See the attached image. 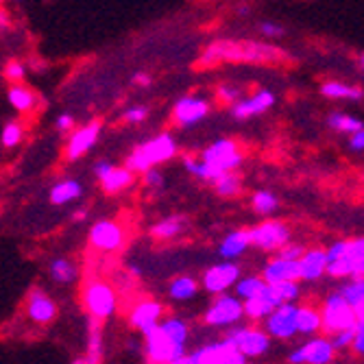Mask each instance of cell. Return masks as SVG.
Wrapping results in <instances>:
<instances>
[{
	"label": "cell",
	"instance_id": "ab89813d",
	"mask_svg": "<svg viewBox=\"0 0 364 364\" xmlns=\"http://www.w3.org/2000/svg\"><path fill=\"white\" fill-rule=\"evenodd\" d=\"M327 124L332 127V129H336V131H341V134H347V136H351V134H355V131L364 129L360 118H353V116L343 114V112H332V114H329L327 116Z\"/></svg>",
	"mask_w": 364,
	"mask_h": 364
},
{
	"label": "cell",
	"instance_id": "2e32d148",
	"mask_svg": "<svg viewBox=\"0 0 364 364\" xmlns=\"http://www.w3.org/2000/svg\"><path fill=\"white\" fill-rule=\"evenodd\" d=\"M296 306L299 304L277 306L262 321V329L275 341H290L292 336H296Z\"/></svg>",
	"mask_w": 364,
	"mask_h": 364
},
{
	"label": "cell",
	"instance_id": "6f0895ef",
	"mask_svg": "<svg viewBox=\"0 0 364 364\" xmlns=\"http://www.w3.org/2000/svg\"><path fill=\"white\" fill-rule=\"evenodd\" d=\"M85 218H87L85 212H77V214H75V220H85Z\"/></svg>",
	"mask_w": 364,
	"mask_h": 364
},
{
	"label": "cell",
	"instance_id": "7dc6e473",
	"mask_svg": "<svg viewBox=\"0 0 364 364\" xmlns=\"http://www.w3.org/2000/svg\"><path fill=\"white\" fill-rule=\"evenodd\" d=\"M142 181H144V186L151 188V190H161L164 183H166V179H164V175L157 171V166L144 171V173H142Z\"/></svg>",
	"mask_w": 364,
	"mask_h": 364
},
{
	"label": "cell",
	"instance_id": "4316f807",
	"mask_svg": "<svg viewBox=\"0 0 364 364\" xmlns=\"http://www.w3.org/2000/svg\"><path fill=\"white\" fill-rule=\"evenodd\" d=\"M321 332V312L312 304L296 306V334L316 336Z\"/></svg>",
	"mask_w": 364,
	"mask_h": 364
},
{
	"label": "cell",
	"instance_id": "8fae6325",
	"mask_svg": "<svg viewBox=\"0 0 364 364\" xmlns=\"http://www.w3.org/2000/svg\"><path fill=\"white\" fill-rule=\"evenodd\" d=\"M192 364H251L225 336L188 353Z\"/></svg>",
	"mask_w": 364,
	"mask_h": 364
},
{
	"label": "cell",
	"instance_id": "30bf717a",
	"mask_svg": "<svg viewBox=\"0 0 364 364\" xmlns=\"http://www.w3.org/2000/svg\"><path fill=\"white\" fill-rule=\"evenodd\" d=\"M249 240H251V247L264 253H275L286 242H290V227L284 220L267 218L249 229Z\"/></svg>",
	"mask_w": 364,
	"mask_h": 364
},
{
	"label": "cell",
	"instance_id": "74e56055",
	"mask_svg": "<svg viewBox=\"0 0 364 364\" xmlns=\"http://www.w3.org/2000/svg\"><path fill=\"white\" fill-rule=\"evenodd\" d=\"M183 168L192 175V177H196V179H201V181H205V183H212L214 179H218L223 173H218L216 168H212L210 164H205V161H201V159H196V157H192V155H186L183 157Z\"/></svg>",
	"mask_w": 364,
	"mask_h": 364
},
{
	"label": "cell",
	"instance_id": "9c48e42d",
	"mask_svg": "<svg viewBox=\"0 0 364 364\" xmlns=\"http://www.w3.org/2000/svg\"><path fill=\"white\" fill-rule=\"evenodd\" d=\"M321 312V332H325L327 336H332L341 329H349L355 325L358 316L355 312L347 306V301L341 296V292H329L323 301Z\"/></svg>",
	"mask_w": 364,
	"mask_h": 364
},
{
	"label": "cell",
	"instance_id": "ee69618b",
	"mask_svg": "<svg viewBox=\"0 0 364 364\" xmlns=\"http://www.w3.org/2000/svg\"><path fill=\"white\" fill-rule=\"evenodd\" d=\"M26 77V65L22 61H9L5 65V79L9 83H24Z\"/></svg>",
	"mask_w": 364,
	"mask_h": 364
},
{
	"label": "cell",
	"instance_id": "5bb4252c",
	"mask_svg": "<svg viewBox=\"0 0 364 364\" xmlns=\"http://www.w3.org/2000/svg\"><path fill=\"white\" fill-rule=\"evenodd\" d=\"M240 279V267L236 262H218V264H212L210 269H205V273L198 279L201 288L216 296V294H223V292H229L234 288V284Z\"/></svg>",
	"mask_w": 364,
	"mask_h": 364
},
{
	"label": "cell",
	"instance_id": "8992f818",
	"mask_svg": "<svg viewBox=\"0 0 364 364\" xmlns=\"http://www.w3.org/2000/svg\"><path fill=\"white\" fill-rule=\"evenodd\" d=\"M225 338L238 349V353H242L247 360H255L262 358L271 351V343L273 338L264 332V329L255 323V325H231L227 327Z\"/></svg>",
	"mask_w": 364,
	"mask_h": 364
},
{
	"label": "cell",
	"instance_id": "44dd1931",
	"mask_svg": "<svg viewBox=\"0 0 364 364\" xmlns=\"http://www.w3.org/2000/svg\"><path fill=\"white\" fill-rule=\"evenodd\" d=\"M262 279L267 284H279V282H299V264L292 259H282L273 255L267 267L262 269Z\"/></svg>",
	"mask_w": 364,
	"mask_h": 364
},
{
	"label": "cell",
	"instance_id": "7a4b0ae2",
	"mask_svg": "<svg viewBox=\"0 0 364 364\" xmlns=\"http://www.w3.org/2000/svg\"><path fill=\"white\" fill-rule=\"evenodd\" d=\"M325 275L332 279H364V240L343 238L325 249Z\"/></svg>",
	"mask_w": 364,
	"mask_h": 364
},
{
	"label": "cell",
	"instance_id": "60d3db41",
	"mask_svg": "<svg viewBox=\"0 0 364 364\" xmlns=\"http://www.w3.org/2000/svg\"><path fill=\"white\" fill-rule=\"evenodd\" d=\"M24 140V127L20 122H7L0 131V142L5 149H14Z\"/></svg>",
	"mask_w": 364,
	"mask_h": 364
},
{
	"label": "cell",
	"instance_id": "7c38bea8",
	"mask_svg": "<svg viewBox=\"0 0 364 364\" xmlns=\"http://www.w3.org/2000/svg\"><path fill=\"white\" fill-rule=\"evenodd\" d=\"M212 112V101L205 96L198 94H188L181 96L173 107V122L179 129H190L196 127L198 122H203Z\"/></svg>",
	"mask_w": 364,
	"mask_h": 364
},
{
	"label": "cell",
	"instance_id": "d4e9b609",
	"mask_svg": "<svg viewBox=\"0 0 364 364\" xmlns=\"http://www.w3.org/2000/svg\"><path fill=\"white\" fill-rule=\"evenodd\" d=\"M7 101L18 114H31L38 107V94L24 83H11L7 90Z\"/></svg>",
	"mask_w": 364,
	"mask_h": 364
},
{
	"label": "cell",
	"instance_id": "52a82bcc",
	"mask_svg": "<svg viewBox=\"0 0 364 364\" xmlns=\"http://www.w3.org/2000/svg\"><path fill=\"white\" fill-rule=\"evenodd\" d=\"M198 159L210 164L212 168H216L218 173H234L242 166L245 161V153L240 149V144L236 140L229 138H218L212 144H208Z\"/></svg>",
	"mask_w": 364,
	"mask_h": 364
},
{
	"label": "cell",
	"instance_id": "9a60e30c",
	"mask_svg": "<svg viewBox=\"0 0 364 364\" xmlns=\"http://www.w3.org/2000/svg\"><path fill=\"white\" fill-rule=\"evenodd\" d=\"M59 314V306L44 288H31L24 299V316L40 327L50 325Z\"/></svg>",
	"mask_w": 364,
	"mask_h": 364
},
{
	"label": "cell",
	"instance_id": "3957f363",
	"mask_svg": "<svg viewBox=\"0 0 364 364\" xmlns=\"http://www.w3.org/2000/svg\"><path fill=\"white\" fill-rule=\"evenodd\" d=\"M277 61L284 59V50H279L277 46H269V44H259V42H249V44H236V42H214L210 44L198 63L201 65H214L218 61Z\"/></svg>",
	"mask_w": 364,
	"mask_h": 364
},
{
	"label": "cell",
	"instance_id": "8d00e7d4",
	"mask_svg": "<svg viewBox=\"0 0 364 364\" xmlns=\"http://www.w3.org/2000/svg\"><path fill=\"white\" fill-rule=\"evenodd\" d=\"M264 288H267V282L262 279V275H240V279L234 284V296H238L240 301H247L251 296L259 294Z\"/></svg>",
	"mask_w": 364,
	"mask_h": 364
},
{
	"label": "cell",
	"instance_id": "d590c367",
	"mask_svg": "<svg viewBox=\"0 0 364 364\" xmlns=\"http://www.w3.org/2000/svg\"><path fill=\"white\" fill-rule=\"evenodd\" d=\"M251 208L255 214H259L264 218H271L279 210V198L271 190H257L251 196Z\"/></svg>",
	"mask_w": 364,
	"mask_h": 364
},
{
	"label": "cell",
	"instance_id": "277c9868",
	"mask_svg": "<svg viewBox=\"0 0 364 364\" xmlns=\"http://www.w3.org/2000/svg\"><path fill=\"white\" fill-rule=\"evenodd\" d=\"M177 153H179V144L175 136L168 134V131H161V134L153 136L151 140L138 144L131 151L124 166L134 175H142L149 168H155L159 164L171 161L173 157H177Z\"/></svg>",
	"mask_w": 364,
	"mask_h": 364
},
{
	"label": "cell",
	"instance_id": "cb8c5ba5",
	"mask_svg": "<svg viewBox=\"0 0 364 364\" xmlns=\"http://www.w3.org/2000/svg\"><path fill=\"white\" fill-rule=\"evenodd\" d=\"M267 296L273 301V306L282 304H296L301 299V282H279V284H267L264 288Z\"/></svg>",
	"mask_w": 364,
	"mask_h": 364
},
{
	"label": "cell",
	"instance_id": "f5cc1de1",
	"mask_svg": "<svg viewBox=\"0 0 364 364\" xmlns=\"http://www.w3.org/2000/svg\"><path fill=\"white\" fill-rule=\"evenodd\" d=\"M112 168H114V164H112V161H107V159L96 161V164H94V175H96V179L101 181V179L112 171Z\"/></svg>",
	"mask_w": 364,
	"mask_h": 364
},
{
	"label": "cell",
	"instance_id": "9f6ffc18",
	"mask_svg": "<svg viewBox=\"0 0 364 364\" xmlns=\"http://www.w3.org/2000/svg\"><path fill=\"white\" fill-rule=\"evenodd\" d=\"M236 14H238L240 18H245V16H249V14H251V7H249V5H240V7L236 9Z\"/></svg>",
	"mask_w": 364,
	"mask_h": 364
},
{
	"label": "cell",
	"instance_id": "f546056e",
	"mask_svg": "<svg viewBox=\"0 0 364 364\" xmlns=\"http://www.w3.org/2000/svg\"><path fill=\"white\" fill-rule=\"evenodd\" d=\"M321 94L329 101H355L360 103L362 101V87L360 85H349V83H343V81H327L321 85Z\"/></svg>",
	"mask_w": 364,
	"mask_h": 364
},
{
	"label": "cell",
	"instance_id": "83f0119b",
	"mask_svg": "<svg viewBox=\"0 0 364 364\" xmlns=\"http://www.w3.org/2000/svg\"><path fill=\"white\" fill-rule=\"evenodd\" d=\"M198 290H201V284H198V279L192 277V275H179L168 284V296H171V301H175V304L192 301L194 296L198 294Z\"/></svg>",
	"mask_w": 364,
	"mask_h": 364
},
{
	"label": "cell",
	"instance_id": "c3c4849f",
	"mask_svg": "<svg viewBox=\"0 0 364 364\" xmlns=\"http://www.w3.org/2000/svg\"><path fill=\"white\" fill-rule=\"evenodd\" d=\"M149 118V109L144 107V105H131V107H127V112H124V120L129 122V124H140V122H144Z\"/></svg>",
	"mask_w": 364,
	"mask_h": 364
},
{
	"label": "cell",
	"instance_id": "5b68a950",
	"mask_svg": "<svg viewBox=\"0 0 364 364\" xmlns=\"http://www.w3.org/2000/svg\"><path fill=\"white\" fill-rule=\"evenodd\" d=\"M81 301L90 318L103 323L112 318L118 310V290L112 282L105 279H90L83 286Z\"/></svg>",
	"mask_w": 364,
	"mask_h": 364
},
{
	"label": "cell",
	"instance_id": "6da1fadb",
	"mask_svg": "<svg viewBox=\"0 0 364 364\" xmlns=\"http://www.w3.org/2000/svg\"><path fill=\"white\" fill-rule=\"evenodd\" d=\"M144 341V351L151 364H171L188 353L190 325L179 316H164Z\"/></svg>",
	"mask_w": 364,
	"mask_h": 364
},
{
	"label": "cell",
	"instance_id": "f35d334b",
	"mask_svg": "<svg viewBox=\"0 0 364 364\" xmlns=\"http://www.w3.org/2000/svg\"><path fill=\"white\" fill-rule=\"evenodd\" d=\"M212 186H214V192L218 196H223V198L238 196L242 192V179H240V175H236V171L234 173H223L218 179L212 181Z\"/></svg>",
	"mask_w": 364,
	"mask_h": 364
},
{
	"label": "cell",
	"instance_id": "e575fe53",
	"mask_svg": "<svg viewBox=\"0 0 364 364\" xmlns=\"http://www.w3.org/2000/svg\"><path fill=\"white\" fill-rule=\"evenodd\" d=\"M186 229V218L183 216H166L157 220L153 227H151V236L155 240H173L177 238L181 231Z\"/></svg>",
	"mask_w": 364,
	"mask_h": 364
},
{
	"label": "cell",
	"instance_id": "b9f144b4",
	"mask_svg": "<svg viewBox=\"0 0 364 364\" xmlns=\"http://www.w3.org/2000/svg\"><path fill=\"white\" fill-rule=\"evenodd\" d=\"M353 332H355V325H353V327H349V329H341V332H336V334H332V336H327V338H329V343H332V349H334L336 353L351 349Z\"/></svg>",
	"mask_w": 364,
	"mask_h": 364
},
{
	"label": "cell",
	"instance_id": "11a10c76",
	"mask_svg": "<svg viewBox=\"0 0 364 364\" xmlns=\"http://www.w3.org/2000/svg\"><path fill=\"white\" fill-rule=\"evenodd\" d=\"M11 22H9V14L5 9H0V28H7Z\"/></svg>",
	"mask_w": 364,
	"mask_h": 364
},
{
	"label": "cell",
	"instance_id": "bcb514c9",
	"mask_svg": "<svg viewBox=\"0 0 364 364\" xmlns=\"http://www.w3.org/2000/svg\"><path fill=\"white\" fill-rule=\"evenodd\" d=\"M259 33L267 40H277V38H284V33H286V28H284V24H279V22H273V20H267V22H262L259 24Z\"/></svg>",
	"mask_w": 364,
	"mask_h": 364
},
{
	"label": "cell",
	"instance_id": "ac0fdd59",
	"mask_svg": "<svg viewBox=\"0 0 364 364\" xmlns=\"http://www.w3.org/2000/svg\"><path fill=\"white\" fill-rule=\"evenodd\" d=\"M164 318V304L157 299H140L134 306L129 308V325L140 332L142 336H146L149 332H153L155 325Z\"/></svg>",
	"mask_w": 364,
	"mask_h": 364
},
{
	"label": "cell",
	"instance_id": "816d5d0a",
	"mask_svg": "<svg viewBox=\"0 0 364 364\" xmlns=\"http://www.w3.org/2000/svg\"><path fill=\"white\" fill-rule=\"evenodd\" d=\"M349 151H353V153L364 151V129H360V131H355V134L349 136Z\"/></svg>",
	"mask_w": 364,
	"mask_h": 364
},
{
	"label": "cell",
	"instance_id": "681fc988",
	"mask_svg": "<svg viewBox=\"0 0 364 364\" xmlns=\"http://www.w3.org/2000/svg\"><path fill=\"white\" fill-rule=\"evenodd\" d=\"M351 351L355 355L364 353V318L355 321V332H353V341H351Z\"/></svg>",
	"mask_w": 364,
	"mask_h": 364
},
{
	"label": "cell",
	"instance_id": "4dcf8cb0",
	"mask_svg": "<svg viewBox=\"0 0 364 364\" xmlns=\"http://www.w3.org/2000/svg\"><path fill=\"white\" fill-rule=\"evenodd\" d=\"M50 279L59 286H73L79 279V267L77 262L68 259V257H55L48 267Z\"/></svg>",
	"mask_w": 364,
	"mask_h": 364
},
{
	"label": "cell",
	"instance_id": "836d02e7",
	"mask_svg": "<svg viewBox=\"0 0 364 364\" xmlns=\"http://www.w3.org/2000/svg\"><path fill=\"white\" fill-rule=\"evenodd\" d=\"M275 310L273 301L267 296V292H259L255 296H251V299L242 301V312H245V318H249L251 323H262L264 318H267L271 312Z\"/></svg>",
	"mask_w": 364,
	"mask_h": 364
},
{
	"label": "cell",
	"instance_id": "603a6c76",
	"mask_svg": "<svg viewBox=\"0 0 364 364\" xmlns=\"http://www.w3.org/2000/svg\"><path fill=\"white\" fill-rule=\"evenodd\" d=\"M251 247L249 240V229H234L220 240L218 245V255L227 262H234L238 257H242Z\"/></svg>",
	"mask_w": 364,
	"mask_h": 364
},
{
	"label": "cell",
	"instance_id": "680465c9",
	"mask_svg": "<svg viewBox=\"0 0 364 364\" xmlns=\"http://www.w3.org/2000/svg\"><path fill=\"white\" fill-rule=\"evenodd\" d=\"M3 3H5V0H0V5H3Z\"/></svg>",
	"mask_w": 364,
	"mask_h": 364
},
{
	"label": "cell",
	"instance_id": "f6af8a7d",
	"mask_svg": "<svg viewBox=\"0 0 364 364\" xmlns=\"http://www.w3.org/2000/svg\"><path fill=\"white\" fill-rule=\"evenodd\" d=\"M304 251H306V247L304 245H299V242H286L282 249H277L275 251V255L277 257H282V259H292V262H296L301 255H304Z\"/></svg>",
	"mask_w": 364,
	"mask_h": 364
},
{
	"label": "cell",
	"instance_id": "1f68e13d",
	"mask_svg": "<svg viewBox=\"0 0 364 364\" xmlns=\"http://www.w3.org/2000/svg\"><path fill=\"white\" fill-rule=\"evenodd\" d=\"M347 306L355 312L358 318H364V279H347L338 288Z\"/></svg>",
	"mask_w": 364,
	"mask_h": 364
},
{
	"label": "cell",
	"instance_id": "e0dca14e",
	"mask_svg": "<svg viewBox=\"0 0 364 364\" xmlns=\"http://www.w3.org/2000/svg\"><path fill=\"white\" fill-rule=\"evenodd\" d=\"M103 131V122L101 120H92L83 127H77L68 134V142H65V159L68 161H77L81 157H85L101 138Z\"/></svg>",
	"mask_w": 364,
	"mask_h": 364
},
{
	"label": "cell",
	"instance_id": "d6a6232c",
	"mask_svg": "<svg viewBox=\"0 0 364 364\" xmlns=\"http://www.w3.org/2000/svg\"><path fill=\"white\" fill-rule=\"evenodd\" d=\"M134 179H136V175L131 173L127 166H114V168L101 179V188H103L105 194H118V192H122V190H127V188L134 186Z\"/></svg>",
	"mask_w": 364,
	"mask_h": 364
},
{
	"label": "cell",
	"instance_id": "484cf974",
	"mask_svg": "<svg viewBox=\"0 0 364 364\" xmlns=\"http://www.w3.org/2000/svg\"><path fill=\"white\" fill-rule=\"evenodd\" d=\"M73 364H103V334H101V323L98 321L92 318L87 349L83 355L75 358Z\"/></svg>",
	"mask_w": 364,
	"mask_h": 364
},
{
	"label": "cell",
	"instance_id": "ffe728a7",
	"mask_svg": "<svg viewBox=\"0 0 364 364\" xmlns=\"http://www.w3.org/2000/svg\"><path fill=\"white\" fill-rule=\"evenodd\" d=\"M299 264V282H308V284H316L318 279L325 277V267H327V257H325V249H306L304 255L296 259Z\"/></svg>",
	"mask_w": 364,
	"mask_h": 364
},
{
	"label": "cell",
	"instance_id": "4fadbf2b",
	"mask_svg": "<svg viewBox=\"0 0 364 364\" xmlns=\"http://www.w3.org/2000/svg\"><path fill=\"white\" fill-rule=\"evenodd\" d=\"M87 242L94 251H101V253H116L124 247V229L120 223L116 220H96L90 227V234H87Z\"/></svg>",
	"mask_w": 364,
	"mask_h": 364
},
{
	"label": "cell",
	"instance_id": "7bdbcfd3",
	"mask_svg": "<svg viewBox=\"0 0 364 364\" xmlns=\"http://www.w3.org/2000/svg\"><path fill=\"white\" fill-rule=\"evenodd\" d=\"M216 98L223 103V105H234L236 101H240L242 98V90L238 87V85H229V83H223V85H218V90H216Z\"/></svg>",
	"mask_w": 364,
	"mask_h": 364
},
{
	"label": "cell",
	"instance_id": "f907efd6",
	"mask_svg": "<svg viewBox=\"0 0 364 364\" xmlns=\"http://www.w3.org/2000/svg\"><path fill=\"white\" fill-rule=\"evenodd\" d=\"M55 127H57V131L59 134H70V131L75 129V116L73 114H59L57 116V120H55Z\"/></svg>",
	"mask_w": 364,
	"mask_h": 364
},
{
	"label": "cell",
	"instance_id": "d6986e66",
	"mask_svg": "<svg viewBox=\"0 0 364 364\" xmlns=\"http://www.w3.org/2000/svg\"><path fill=\"white\" fill-rule=\"evenodd\" d=\"M277 103V96L271 90H257L255 94L240 98L234 105H231V116L236 120H247L251 116H259L264 112H269Z\"/></svg>",
	"mask_w": 364,
	"mask_h": 364
},
{
	"label": "cell",
	"instance_id": "7402d4cb",
	"mask_svg": "<svg viewBox=\"0 0 364 364\" xmlns=\"http://www.w3.org/2000/svg\"><path fill=\"white\" fill-rule=\"evenodd\" d=\"M299 353H301L304 364H332L334 355H336L329 338L321 336V334L310 336V341L299 347Z\"/></svg>",
	"mask_w": 364,
	"mask_h": 364
},
{
	"label": "cell",
	"instance_id": "f1b7e54d",
	"mask_svg": "<svg viewBox=\"0 0 364 364\" xmlns=\"http://www.w3.org/2000/svg\"><path fill=\"white\" fill-rule=\"evenodd\" d=\"M83 194V186L77 179H61L50 188V203L53 205H68L79 201Z\"/></svg>",
	"mask_w": 364,
	"mask_h": 364
},
{
	"label": "cell",
	"instance_id": "ba28073f",
	"mask_svg": "<svg viewBox=\"0 0 364 364\" xmlns=\"http://www.w3.org/2000/svg\"><path fill=\"white\" fill-rule=\"evenodd\" d=\"M242 321H245L242 301L231 292L216 294L212 304L208 306V310L203 312V323L214 329H227V327L238 325Z\"/></svg>",
	"mask_w": 364,
	"mask_h": 364
},
{
	"label": "cell",
	"instance_id": "db71d44e",
	"mask_svg": "<svg viewBox=\"0 0 364 364\" xmlns=\"http://www.w3.org/2000/svg\"><path fill=\"white\" fill-rule=\"evenodd\" d=\"M131 81L138 83V85H142V87H146V85H151V83H153L151 75H146V73H136L134 77H131Z\"/></svg>",
	"mask_w": 364,
	"mask_h": 364
}]
</instances>
